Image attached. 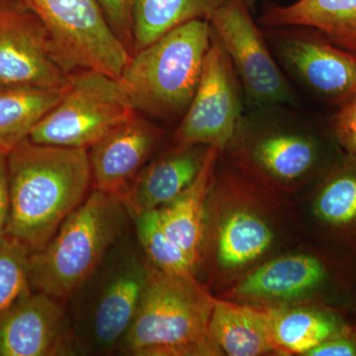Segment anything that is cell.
<instances>
[{
	"instance_id": "1",
	"label": "cell",
	"mask_w": 356,
	"mask_h": 356,
	"mask_svg": "<svg viewBox=\"0 0 356 356\" xmlns=\"http://www.w3.org/2000/svg\"><path fill=\"white\" fill-rule=\"evenodd\" d=\"M7 165L6 235L34 254L88 197L92 182L88 152L38 144L28 138L7 154Z\"/></svg>"
},
{
	"instance_id": "2",
	"label": "cell",
	"mask_w": 356,
	"mask_h": 356,
	"mask_svg": "<svg viewBox=\"0 0 356 356\" xmlns=\"http://www.w3.org/2000/svg\"><path fill=\"white\" fill-rule=\"evenodd\" d=\"M149 270L135 232L129 229L65 303L77 355L118 351L139 310Z\"/></svg>"
},
{
	"instance_id": "3",
	"label": "cell",
	"mask_w": 356,
	"mask_h": 356,
	"mask_svg": "<svg viewBox=\"0 0 356 356\" xmlns=\"http://www.w3.org/2000/svg\"><path fill=\"white\" fill-rule=\"evenodd\" d=\"M215 299L194 278L151 266L139 310L118 351L130 356H216L210 334Z\"/></svg>"
},
{
	"instance_id": "4",
	"label": "cell",
	"mask_w": 356,
	"mask_h": 356,
	"mask_svg": "<svg viewBox=\"0 0 356 356\" xmlns=\"http://www.w3.org/2000/svg\"><path fill=\"white\" fill-rule=\"evenodd\" d=\"M130 212L120 197L95 189L58 228L50 242L29 257L32 291L67 303L110 248L130 229Z\"/></svg>"
},
{
	"instance_id": "5",
	"label": "cell",
	"mask_w": 356,
	"mask_h": 356,
	"mask_svg": "<svg viewBox=\"0 0 356 356\" xmlns=\"http://www.w3.org/2000/svg\"><path fill=\"white\" fill-rule=\"evenodd\" d=\"M212 35L209 21L193 20L134 53L119 81L138 113L170 119L186 112Z\"/></svg>"
},
{
	"instance_id": "6",
	"label": "cell",
	"mask_w": 356,
	"mask_h": 356,
	"mask_svg": "<svg viewBox=\"0 0 356 356\" xmlns=\"http://www.w3.org/2000/svg\"><path fill=\"white\" fill-rule=\"evenodd\" d=\"M136 113L118 79L95 70H76L70 74L60 102L39 122L29 139L88 149Z\"/></svg>"
},
{
	"instance_id": "7",
	"label": "cell",
	"mask_w": 356,
	"mask_h": 356,
	"mask_svg": "<svg viewBox=\"0 0 356 356\" xmlns=\"http://www.w3.org/2000/svg\"><path fill=\"white\" fill-rule=\"evenodd\" d=\"M43 26L70 72L95 70L120 79L132 54L96 0H20Z\"/></svg>"
},
{
	"instance_id": "8",
	"label": "cell",
	"mask_w": 356,
	"mask_h": 356,
	"mask_svg": "<svg viewBox=\"0 0 356 356\" xmlns=\"http://www.w3.org/2000/svg\"><path fill=\"white\" fill-rule=\"evenodd\" d=\"M235 74L231 58L213 31L197 89L175 133L177 145L216 147L220 151L228 145L240 117Z\"/></svg>"
},
{
	"instance_id": "9",
	"label": "cell",
	"mask_w": 356,
	"mask_h": 356,
	"mask_svg": "<svg viewBox=\"0 0 356 356\" xmlns=\"http://www.w3.org/2000/svg\"><path fill=\"white\" fill-rule=\"evenodd\" d=\"M72 72L31 13L0 3V83L64 90Z\"/></svg>"
},
{
	"instance_id": "10",
	"label": "cell",
	"mask_w": 356,
	"mask_h": 356,
	"mask_svg": "<svg viewBox=\"0 0 356 356\" xmlns=\"http://www.w3.org/2000/svg\"><path fill=\"white\" fill-rule=\"evenodd\" d=\"M248 7L245 0H226L209 21L213 31L252 98L266 104L287 102L291 96L286 81Z\"/></svg>"
},
{
	"instance_id": "11",
	"label": "cell",
	"mask_w": 356,
	"mask_h": 356,
	"mask_svg": "<svg viewBox=\"0 0 356 356\" xmlns=\"http://www.w3.org/2000/svg\"><path fill=\"white\" fill-rule=\"evenodd\" d=\"M77 355L65 304L30 291L0 315V356Z\"/></svg>"
},
{
	"instance_id": "12",
	"label": "cell",
	"mask_w": 356,
	"mask_h": 356,
	"mask_svg": "<svg viewBox=\"0 0 356 356\" xmlns=\"http://www.w3.org/2000/svg\"><path fill=\"white\" fill-rule=\"evenodd\" d=\"M161 138V130L138 113L110 131L88 153L95 189L121 198Z\"/></svg>"
},
{
	"instance_id": "13",
	"label": "cell",
	"mask_w": 356,
	"mask_h": 356,
	"mask_svg": "<svg viewBox=\"0 0 356 356\" xmlns=\"http://www.w3.org/2000/svg\"><path fill=\"white\" fill-rule=\"evenodd\" d=\"M315 32L286 37L281 53L309 88L343 103L356 95V51L337 46Z\"/></svg>"
},
{
	"instance_id": "14",
	"label": "cell",
	"mask_w": 356,
	"mask_h": 356,
	"mask_svg": "<svg viewBox=\"0 0 356 356\" xmlns=\"http://www.w3.org/2000/svg\"><path fill=\"white\" fill-rule=\"evenodd\" d=\"M198 147L178 145L140 170L121 197L132 219L172 202L195 180L208 149L202 151Z\"/></svg>"
},
{
	"instance_id": "15",
	"label": "cell",
	"mask_w": 356,
	"mask_h": 356,
	"mask_svg": "<svg viewBox=\"0 0 356 356\" xmlns=\"http://www.w3.org/2000/svg\"><path fill=\"white\" fill-rule=\"evenodd\" d=\"M220 149L208 147L200 172L172 202L156 209L168 236L184 250L194 264L200 259L206 229V198Z\"/></svg>"
},
{
	"instance_id": "16",
	"label": "cell",
	"mask_w": 356,
	"mask_h": 356,
	"mask_svg": "<svg viewBox=\"0 0 356 356\" xmlns=\"http://www.w3.org/2000/svg\"><path fill=\"white\" fill-rule=\"evenodd\" d=\"M327 280V267L313 255L294 254L267 262L236 287L243 298L292 300L318 289Z\"/></svg>"
},
{
	"instance_id": "17",
	"label": "cell",
	"mask_w": 356,
	"mask_h": 356,
	"mask_svg": "<svg viewBox=\"0 0 356 356\" xmlns=\"http://www.w3.org/2000/svg\"><path fill=\"white\" fill-rule=\"evenodd\" d=\"M209 330L212 341L229 356H259L278 350L269 310L215 299Z\"/></svg>"
},
{
	"instance_id": "18",
	"label": "cell",
	"mask_w": 356,
	"mask_h": 356,
	"mask_svg": "<svg viewBox=\"0 0 356 356\" xmlns=\"http://www.w3.org/2000/svg\"><path fill=\"white\" fill-rule=\"evenodd\" d=\"M262 23L269 27H306L330 41L356 51V0H298L267 11Z\"/></svg>"
},
{
	"instance_id": "19",
	"label": "cell",
	"mask_w": 356,
	"mask_h": 356,
	"mask_svg": "<svg viewBox=\"0 0 356 356\" xmlns=\"http://www.w3.org/2000/svg\"><path fill=\"white\" fill-rule=\"evenodd\" d=\"M64 90L0 83V149L8 154L28 139Z\"/></svg>"
},
{
	"instance_id": "20",
	"label": "cell",
	"mask_w": 356,
	"mask_h": 356,
	"mask_svg": "<svg viewBox=\"0 0 356 356\" xmlns=\"http://www.w3.org/2000/svg\"><path fill=\"white\" fill-rule=\"evenodd\" d=\"M226 0H134L133 51L193 20L210 21Z\"/></svg>"
},
{
	"instance_id": "21",
	"label": "cell",
	"mask_w": 356,
	"mask_h": 356,
	"mask_svg": "<svg viewBox=\"0 0 356 356\" xmlns=\"http://www.w3.org/2000/svg\"><path fill=\"white\" fill-rule=\"evenodd\" d=\"M269 318L278 350L298 355L350 331L336 314L317 309L269 310Z\"/></svg>"
},
{
	"instance_id": "22",
	"label": "cell",
	"mask_w": 356,
	"mask_h": 356,
	"mask_svg": "<svg viewBox=\"0 0 356 356\" xmlns=\"http://www.w3.org/2000/svg\"><path fill=\"white\" fill-rule=\"evenodd\" d=\"M273 241V231L264 220L250 211H235L220 229L218 259L228 268L245 266L264 254Z\"/></svg>"
},
{
	"instance_id": "23",
	"label": "cell",
	"mask_w": 356,
	"mask_h": 356,
	"mask_svg": "<svg viewBox=\"0 0 356 356\" xmlns=\"http://www.w3.org/2000/svg\"><path fill=\"white\" fill-rule=\"evenodd\" d=\"M254 158L274 177L290 181L309 172L316 161V149L305 138L278 134L257 144Z\"/></svg>"
},
{
	"instance_id": "24",
	"label": "cell",
	"mask_w": 356,
	"mask_h": 356,
	"mask_svg": "<svg viewBox=\"0 0 356 356\" xmlns=\"http://www.w3.org/2000/svg\"><path fill=\"white\" fill-rule=\"evenodd\" d=\"M133 226L138 242L151 266L165 273L193 275L195 264L165 233L156 210L133 217Z\"/></svg>"
},
{
	"instance_id": "25",
	"label": "cell",
	"mask_w": 356,
	"mask_h": 356,
	"mask_svg": "<svg viewBox=\"0 0 356 356\" xmlns=\"http://www.w3.org/2000/svg\"><path fill=\"white\" fill-rule=\"evenodd\" d=\"M315 212L332 228L356 229V166L344 168L325 182L316 199Z\"/></svg>"
},
{
	"instance_id": "26",
	"label": "cell",
	"mask_w": 356,
	"mask_h": 356,
	"mask_svg": "<svg viewBox=\"0 0 356 356\" xmlns=\"http://www.w3.org/2000/svg\"><path fill=\"white\" fill-rule=\"evenodd\" d=\"M30 254L17 241L0 236V315L26 293L29 282Z\"/></svg>"
},
{
	"instance_id": "27",
	"label": "cell",
	"mask_w": 356,
	"mask_h": 356,
	"mask_svg": "<svg viewBox=\"0 0 356 356\" xmlns=\"http://www.w3.org/2000/svg\"><path fill=\"white\" fill-rule=\"evenodd\" d=\"M102 9L110 27L127 47L133 51V4L134 0H96Z\"/></svg>"
},
{
	"instance_id": "28",
	"label": "cell",
	"mask_w": 356,
	"mask_h": 356,
	"mask_svg": "<svg viewBox=\"0 0 356 356\" xmlns=\"http://www.w3.org/2000/svg\"><path fill=\"white\" fill-rule=\"evenodd\" d=\"M334 129L341 146L356 159V95L341 105L334 117Z\"/></svg>"
},
{
	"instance_id": "29",
	"label": "cell",
	"mask_w": 356,
	"mask_h": 356,
	"mask_svg": "<svg viewBox=\"0 0 356 356\" xmlns=\"http://www.w3.org/2000/svg\"><path fill=\"white\" fill-rule=\"evenodd\" d=\"M308 356H356V339L351 332L324 341L309 351Z\"/></svg>"
},
{
	"instance_id": "30",
	"label": "cell",
	"mask_w": 356,
	"mask_h": 356,
	"mask_svg": "<svg viewBox=\"0 0 356 356\" xmlns=\"http://www.w3.org/2000/svg\"><path fill=\"white\" fill-rule=\"evenodd\" d=\"M9 216V182L7 153L0 149V236L6 235Z\"/></svg>"
},
{
	"instance_id": "31",
	"label": "cell",
	"mask_w": 356,
	"mask_h": 356,
	"mask_svg": "<svg viewBox=\"0 0 356 356\" xmlns=\"http://www.w3.org/2000/svg\"><path fill=\"white\" fill-rule=\"evenodd\" d=\"M245 2L248 4V6H252V4L255 3L257 0H245Z\"/></svg>"
}]
</instances>
